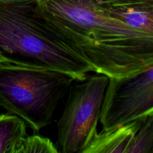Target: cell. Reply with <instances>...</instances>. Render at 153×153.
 Returning a JSON list of instances; mask_svg holds the SVG:
<instances>
[{
  "mask_svg": "<svg viewBox=\"0 0 153 153\" xmlns=\"http://www.w3.org/2000/svg\"><path fill=\"white\" fill-rule=\"evenodd\" d=\"M104 12L153 37V0H94Z\"/></svg>",
  "mask_w": 153,
  "mask_h": 153,
  "instance_id": "cell-6",
  "label": "cell"
},
{
  "mask_svg": "<svg viewBox=\"0 0 153 153\" xmlns=\"http://www.w3.org/2000/svg\"><path fill=\"white\" fill-rule=\"evenodd\" d=\"M34 13L97 74L123 79L153 65V37L109 16L94 0H38Z\"/></svg>",
  "mask_w": 153,
  "mask_h": 153,
  "instance_id": "cell-1",
  "label": "cell"
},
{
  "mask_svg": "<svg viewBox=\"0 0 153 153\" xmlns=\"http://www.w3.org/2000/svg\"><path fill=\"white\" fill-rule=\"evenodd\" d=\"M143 120L113 129H102L79 153H124Z\"/></svg>",
  "mask_w": 153,
  "mask_h": 153,
  "instance_id": "cell-7",
  "label": "cell"
},
{
  "mask_svg": "<svg viewBox=\"0 0 153 153\" xmlns=\"http://www.w3.org/2000/svg\"><path fill=\"white\" fill-rule=\"evenodd\" d=\"M153 113V65L129 77L110 79L101 110L103 130L113 129Z\"/></svg>",
  "mask_w": 153,
  "mask_h": 153,
  "instance_id": "cell-5",
  "label": "cell"
},
{
  "mask_svg": "<svg viewBox=\"0 0 153 153\" xmlns=\"http://www.w3.org/2000/svg\"><path fill=\"white\" fill-rule=\"evenodd\" d=\"M124 153H153V113L143 118Z\"/></svg>",
  "mask_w": 153,
  "mask_h": 153,
  "instance_id": "cell-9",
  "label": "cell"
},
{
  "mask_svg": "<svg viewBox=\"0 0 153 153\" xmlns=\"http://www.w3.org/2000/svg\"><path fill=\"white\" fill-rule=\"evenodd\" d=\"M110 78L88 76L72 88L58 122L59 153H79L96 137Z\"/></svg>",
  "mask_w": 153,
  "mask_h": 153,
  "instance_id": "cell-4",
  "label": "cell"
},
{
  "mask_svg": "<svg viewBox=\"0 0 153 153\" xmlns=\"http://www.w3.org/2000/svg\"><path fill=\"white\" fill-rule=\"evenodd\" d=\"M16 144H15L14 146H13V147H12L11 149H10V150H9L8 152H7V153H15V148H16Z\"/></svg>",
  "mask_w": 153,
  "mask_h": 153,
  "instance_id": "cell-12",
  "label": "cell"
},
{
  "mask_svg": "<svg viewBox=\"0 0 153 153\" xmlns=\"http://www.w3.org/2000/svg\"><path fill=\"white\" fill-rule=\"evenodd\" d=\"M35 6L0 4V55L10 64L85 80L94 69L39 20Z\"/></svg>",
  "mask_w": 153,
  "mask_h": 153,
  "instance_id": "cell-2",
  "label": "cell"
},
{
  "mask_svg": "<svg viewBox=\"0 0 153 153\" xmlns=\"http://www.w3.org/2000/svg\"><path fill=\"white\" fill-rule=\"evenodd\" d=\"M15 153H59V152L49 138L38 134H33L27 135L16 143Z\"/></svg>",
  "mask_w": 153,
  "mask_h": 153,
  "instance_id": "cell-10",
  "label": "cell"
},
{
  "mask_svg": "<svg viewBox=\"0 0 153 153\" xmlns=\"http://www.w3.org/2000/svg\"><path fill=\"white\" fill-rule=\"evenodd\" d=\"M37 1L38 0H0V4L11 6L35 5Z\"/></svg>",
  "mask_w": 153,
  "mask_h": 153,
  "instance_id": "cell-11",
  "label": "cell"
},
{
  "mask_svg": "<svg viewBox=\"0 0 153 153\" xmlns=\"http://www.w3.org/2000/svg\"><path fill=\"white\" fill-rule=\"evenodd\" d=\"M4 62H6L5 60H4V58H3L2 57H1V55H0V64H1V63H4Z\"/></svg>",
  "mask_w": 153,
  "mask_h": 153,
  "instance_id": "cell-13",
  "label": "cell"
},
{
  "mask_svg": "<svg viewBox=\"0 0 153 153\" xmlns=\"http://www.w3.org/2000/svg\"><path fill=\"white\" fill-rule=\"evenodd\" d=\"M26 126L25 123L15 115L0 114V153H7L28 135Z\"/></svg>",
  "mask_w": 153,
  "mask_h": 153,
  "instance_id": "cell-8",
  "label": "cell"
},
{
  "mask_svg": "<svg viewBox=\"0 0 153 153\" xmlns=\"http://www.w3.org/2000/svg\"><path fill=\"white\" fill-rule=\"evenodd\" d=\"M75 80L56 70L0 64V106L35 133L49 125L57 106Z\"/></svg>",
  "mask_w": 153,
  "mask_h": 153,
  "instance_id": "cell-3",
  "label": "cell"
}]
</instances>
